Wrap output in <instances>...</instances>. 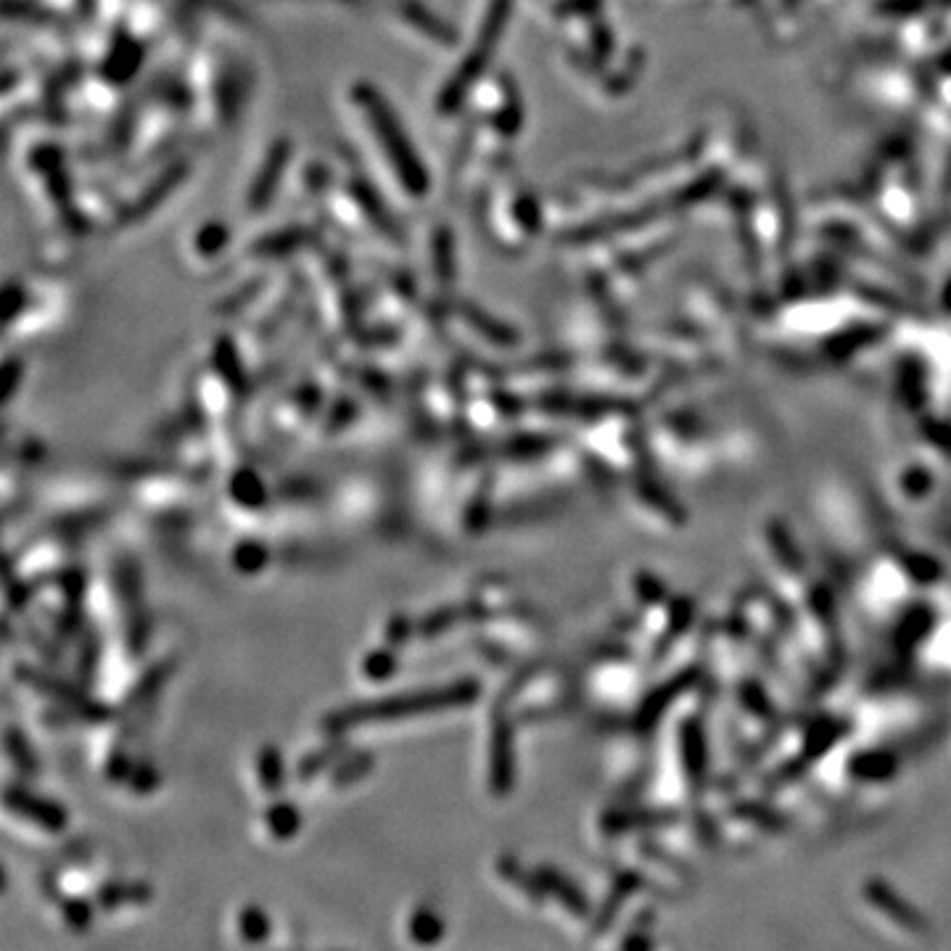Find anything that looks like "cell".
Listing matches in <instances>:
<instances>
[{
  "label": "cell",
  "instance_id": "obj_1",
  "mask_svg": "<svg viewBox=\"0 0 951 951\" xmlns=\"http://www.w3.org/2000/svg\"><path fill=\"white\" fill-rule=\"evenodd\" d=\"M352 104L368 125L370 138L376 141L378 151H384V159L389 164V172L399 180L410 199H423L428 193L426 167L421 164L418 154L413 151V143L407 133L399 127L394 111L370 88L368 82H357L352 88Z\"/></svg>",
  "mask_w": 951,
  "mask_h": 951
},
{
  "label": "cell",
  "instance_id": "obj_2",
  "mask_svg": "<svg viewBox=\"0 0 951 951\" xmlns=\"http://www.w3.org/2000/svg\"><path fill=\"white\" fill-rule=\"evenodd\" d=\"M286 162H288V143L275 141L273 146H270V151H267L265 162H262V167H259L254 183H251L249 196H246V207H249L251 214L262 212V209L270 204L273 193L278 191V185H281Z\"/></svg>",
  "mask_w": 951,
  "mask_h": 951
},
{
  "label": "cell",
  "instance_id": "obj_3",
  "mask_svg": "<svg viewBox=\"0 0 951 951\" xmlns=\"http://www.w3.org/2000/svg\"><path fill=\"white\" fill-rule=\"evenodd\" d=\"M399 22H405L407 27L418 35H423L426 40H431L439 48H458V30L450 27L447 22H442L439 16L431 14L426 6L421 3H415V0H402L397 6Z\"/></svg>",
  "mask_w": 951,
  "mask_h": 951
},
{
  "label": "cell",
  "instance_id": "obj_4",
  "mask_svg": "<svg viewBox=\"0 0 951 951\" xmlns=\"http://www.w3.org/2000/svg\"><path fill=\"white\" fill-rule=\"evenodd\" d=\"M452 236L450 228H439L434 236V278L442 286H450L455 278V257H452Z\"/></svg>",
  "mask_w": 951,
  "mask_h": 951
},
{
  "label": "cell",
  "instance_id": "obj_5",
  "mask_svg": "<svg viewBox=\"0 0 951 951\" xmlns=\"http://www.w3.org/2000/svg\"><path fill=\"white\" fill-rule=\"evenodd\" d=\"M228 241H230L228 228L220 225V222H209V225H204V228L196 233L193 251H196L201 259H214L217 254H222V251L228 249Z\"/></svg>",
  "mask_w": 951,
  "mask_h": 951
}]
</instances>
